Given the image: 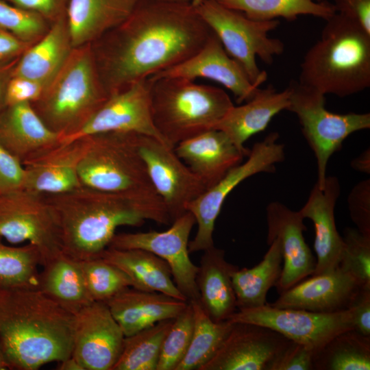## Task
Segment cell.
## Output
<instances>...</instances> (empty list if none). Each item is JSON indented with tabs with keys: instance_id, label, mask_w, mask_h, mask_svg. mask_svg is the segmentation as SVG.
<instances>
[{
	"instance_id": "11",
	"label": "cell",
	"mask_w": 370,
	"mask_h": 370,
	"mask_svg": "<svg viewBox=\"0 0 370 370\" xmlns=\"http://www.w3.org/2000/svg\"><path fill=\"white\" fill-rule=\"evenodd\" d=\"M0 238L35 246L42 264L62 251L58 221L45 195L24 189L0 195Z\"/></svg>"
},
{
	"instance_id": "6",
	"label": "cell",
	"mask_w": 370,
	"mask_h": 370,
	"mask_svg": "<svg viewBox=\"0 0 370 370\" xmlns=\"http://www.w3.org/2000/svg\"><path fill=\"white\" fill-rule=\"evenodd\" d=\"M108 97L88 44L73 49L40 98L31 104L64 142L90 120Z\"/></svg>"
},
{
	"instance_id": "55",
	"label": "cell",
	"mask_w": 370,
	"mask_h": 370,
	"mask_svg": "<svg viewBox=\"0 0 370 370\" xmlns=\"http://www.w3.org/2000/svg\"><path fill=\"white\" fill-rule=\"evenodd\" d=\"M316 1H323V0H316Z\"/></svg>"
},
{
	"instance_id": "28",
	"label": "cell",
	"mask_w": 370,
	"mask_h": 370,
	"mask_svg": "<svg viewBox=\"0 0 370 370\" xmlns=\"http://www.w3.org/2000/svg\"><path fill=\"white\" fill-rule=\"evenodd\" d=\"M139 0H70L66 18L73 48L91 44L123 22Z\"/></svg>"
},
{
	"instance_id": "49",
	"label": "cell",
	"mask_w": 370,
	"mask_h": 370,
	"mask_svg": "<svg viewBox=\"0 0 370 370\" xmlns=\"http://www.w3.org/2000/svg\"><path fill=\"white\" fill-rule=\"evenodd\" d=\"M32 45L0 27V62L19 58Z\"/></svg>"
},
{
	"instance_id": "9",
	"label": "cell",
	"mask_w": 370,
	"mask_h": 370,
	"mask_svg": "<svg viewBox=\"0 0 370 370\" xmlns=\"http://www.w3.org/2000/svg\"><path fill=\"white\" fill-rule=\"evenodd\" d=\"M288 86L291 95L286 110L298 118L303 135L317 160L316 184L323 188L330 158L350 134L370 127V114L331 112L325 108V95L294 80Z\"/></svg>"
},
{
	"instance_id": "10",
	"label": "cell",
	"mask_w": 370,
	"mask_h": 370,
	"mask_svg": "<svg viewBox=\"0 0 370 370\" xmlns=\"http://www.w3.org/2000/svg\"><path fill=\"white\" fill-rule=\"evenodd\" d=\"M277 132L269 134L255 143L244 163L230 170L215 185L205 190L190 203L191 212L197 225L194 238L188 243L189 253L204 251L214 246V224L228 195L247 178L262 172H273L275 164L285 158L284 145L278 143Z\"/></svg>"
},
{
	"instance_id": "4",
	"label": "cell",
	"mask_w": 370,
	"mask_h": 370,
	"mask_svg": "<svg viewBox=\"0 0 370 370\" xmlns=\"http://www.w3.org/2000/svg\"><path fill=\"white\" fill-rule=\"evenodd\" d=\"M325 22L304 56L298 82L340 97L363 91L370 86V34L336 12Z\"/></svg>"
},
{
	"instance_id": "48",
	"label": "cell",
	"mask_w": 370,
	"mask_h": 370,
	"mask_svg": "<svg viewBox=\"0 0 370 370\" xmlns=\"http://www.w3.org/2000/svg\"><path fill=\"white\" fill-rule=\"evenodd\" d=\"M336 12L353 21L370 34V0H333Z\"/></svg>"
},
{
	"instance_id": "39",
	"label": "cell",
	"mask_w": 370,
	"mask_h": 370,
	"mask_svg": "<svg viewBox=\"0 0 370 370\" xmlns=\"http://www.w3.org/2000/svg\"><path fill=\"white\" fill-rule=\"evenodd\" d=\"M193 325V310L188 301L184 310L173 319L164 337L156 370H175L188 349Z\"/></svg>"
},
{
	"instance_id": "19",
	"label": "cell",
	"mask_w": 370,
	"mask_h": 370,
	"mask_svg": "<svg viewBox=\"0 0 370 370\" xmlns=\"http://www.w3.org/2000/svg\"><path fill=\"white\" fill-rule=\"evenodd\" d=\"M161 76L211 79L230 90L238 103L251 99L260 88L251 82L242 66L229 56L213 32L191 57L151 77Z\"/></svg>"
},
{
	"instance_id": "47",
	"label": "cell",
	"mask_w": 370,
	"mask_h": 370,
	"mask_svg": "<svg viewBox=\"0 0 370 370\" xmlns=\"http://www.w3.org/2000/svg\"><path fill=\"white\" fill-rule=\"evenodd\" d=\"M352 314L354 330L370 336V286H361L349 308Z\"/></svg>"
},
{
	"instance_id": "25",
	"label": "cell",
	"mask_w": 370,
	"mask_h": 370,
	"mask_svg": "<svg viewBox=\"0 0 370 370\" xmlns=\"http://www.w3.org/2000/svg\"><path fill=\"white\" fill-rule=\"evenodd\" d=\"M106 303L125 336H128L160 321L175 318L188 301L128 287Z\"/></svg>"
},
{
	"instance_id": "26",
	"label": "cell",
	"mask_w": 370,
	"mask_h": 370,
	"mask_svg": "<svg viewBox=\"0 0 370 370\" xmlns=\"http://www.w3.org/2000/svg\"><path fill=\"white\" fill-rule=\"evenodd\" d=\"M291 88L278 91L273 86L258 90L245 103L233 106L214 129L223 132L232 143L247 155L244 143L253 135L263 131L274 116L287 110Z\"/></svg>"
},
{
	"instance_id": "24",
	"label": "cell",
	"mask_w": 370,
	"mask_h": 370,
	"mask_svg": "<svg viewBox=\"0 0 370 370\" xmlns=\"http://www.w3.org/2000/svg\"><path fill=\"white\" fill-rule=\"evenodd\" d=\"M60 142L31 103L8 106L0 114V145L23 164Z\"/></svg>"
},
{
	"instance_id": "5",
	"label": "cell",
	"mask_w": 370,
	"mask_h": 370,
	"mask_svg": "<svg viewBox=\"0 0 370 370\" xmlns=\"http://www.w3.org/2000/svg\"><path fill=\"white\" fill-rule=\"evenodd\" d=\"M153 125L172 148L189 138L214 129L234 106L223 89L176 77H151Z\"/></svg>"
},
{
	"instance_id": "13",
	"label": "cell",
	"mask_w": 370,
	"mask_h": 370,
	"mask_svg": "<svg viewBox=\"0 0 370 370\" xmlns=\"http://www.w3.org/2000/svg\"><path fill=\"white\" fill-rule=\"evenodd\" d=\"M195 224L193 214L187 211L176 218L165 231L116 233L108 247L143 249L161 258L169 264L176 286L187 301H198V266L191 261L188 251L189 236Z\"/></svg>"
},
{
	"instance_id": "34",
	"label": "cell",
	"mask_w": 370,
	"mask_h": 370,
	"mask_svg": "<svg viewBox=\"0 0 370 370\" xmlns=\"http://www.w3.org/2000/svg\"><path fill=\"white\" fill-rule=\"evenodd\" d=\"M370 336L343 332L315 354L313 370H369Z\"/></svg>"
},
{
	"instance_id": "17",
	"label": "cell",
	"mask_w": 370,
	"mask_h": 370,
	"mask_svg": "<svg viewBox=\"0 0 370 370\" xmlns=\"http://www.w3.org/2000/svg\"><path fill=\"white\" fill-rule=\"evenodd\" d=\"M288 341L268 328L234 322L216 354L199 370H270Z\"/></svg>"
},
{
	"instance_id": "41",
	"label": "cell",
	"mask_w": 370,
	"mask_h": 370,
	"mask_svg": "<svg viewBox=\"0 0 370 370\" xmlns=\"http://www.w3.org/2000/svg\"><path fill=\"white\" fill-rule=\"evenodd\" d=\"M51 24L40 15L0 0V27L34 44L49 29Z\"/></svg>"
},
{
	"instance_id": "29",
	"label": "cell",
	"mask_w": 370,
	"mask_h": 370,
	"mask_svg": "<svg viewBox=\"0 0 370 370\" xmlns=\"http://www.w3.org/2000/svg\"><path fill=\"white\" fill-rule=\"evenodd\" d=\"M73 49L66 15L53 23L48 31L20 56L13 75L49 84Z\"/></svg>"
},
{
	"instance_id": "36",
	"label": "cell",
	"mask_w": 370,
	"mask_h": 370,
	"mask_svg": "<svg viewBox=\"0 0 370 370\" xmlns=\"http://www.w3.org/2000/svg\"><path fill=\"white\" fill-rule=\"evenodd\" d=\"M173 321L164 320L125 336L121 353L112 370H156L162 344Z\"/></svg>"
},
{
	"instance_id": "35",
	"label": "cell",
	"mask_w": 370,
	"mask_h": 370,
	"mask_svg": "<svg viewBox=\"0 0 370 370\" xmlns=\"http://www.w3.org/2000/svg\"><path fill=\"white\" fill-rule=\"evenodd\" d=\"M193 307L194 325L188 349L175 370H199L216 354L230 332L234 322H216L204 311L197 301Z\"/></svg>"
},
{
	"instance_id": "30",
	"label": "cell",
	"mask_w": 370,
	"mask_h": 370,
	"mask_svg": "<svg viewBox=\"0 0 370 370\" xmlns=\"http://www.w3.org/2000/svg\"><path fill=\"white\" fill-rule=\"evenodd\" d=\"M99 256L121 269L130 279L132 287L188 301L176 286L167 262L154 254L140 249L108 247Z\"/></svg>"
},
{
	"instance_id": "37",
	"label": "cell",
	"mask_w": 370,
	"mask_h": 370,
	"mask_svg": "<svg viewBox=\"0 0 370 370\" xmlns=\"http://www.w3.org/2000/svg\"><path fill=\"white\" fill-rule=\"evenodd\" d=\"M0 238V287L38 288L42 258L31 244L7 245Z\"/></svg>"
},
{
	"instance_id": "1",
	"label": "cell",
	"mask_w": 370,
	"mask_h": 370,
	"mask_svg": "<svg viewBox=\"0 0 370 370\" xmlns=\"http://www.w3.org/2000/svg\"><path fill=\"white\" fill-rule=\"evenodd\" d=\"M212 32L192 2L139 0L90 47L110 95L186 60Z\"/></svg>"
},
{
	"instance_id": "23",
	"label": "cell",
	"mask_w": 370,
	"mask_h": 370,
	"mask_svg": "<svg viewBox=\"0 0 370 370\" xmlns=\"http://www.w3.org/2000/svg\"><path fill=\"white\" fill-rule=\"evenodd\" d=\"M174 151L203 181L207 189L241 164L244 156H248L217 129L207 130L182 141L174 147Z\"/></svg>"
},
{
	"instance_id": "54",
	"label": "cell",
	"mask_w": 370,
	"mask_h": 370,
	"mask_svg": "<svg viewBox=\"0 0 370 370\" xmlns=\"http://www.w3.org/2000/svg\"><path fill=\"white\" fill-rule=\"evenodd\" d=\"M157 1L192 2L193 0H157Z\"/></svg>"
},
{
	"instance_id": "31",
	"label": "cell",
	"mask_w": 370,
	"mask_h": 370,
	"mask_svg": "<svg viewBox=\"0 0 370 370\" xmlns=\"http://www.w3.org/2000/svg\"><path fill=\"white\" fill-rule=\"evenodd\" d=\"M42 267L38 289L61 308L74 314L93 302L78 260L61 251Z\"/></svg>"
},
{
	"instance_id": "7",
	"label": "cell",
	"mask_w": 370,
	"mask_h": 370,
	"mask_svg": "<svg viewBox=\"0 0 370 370\" xmlns=\"http://www.w3.org/2000/svg\"><path fill=\"white\" fill-rule=\"evenodd\" d=\"M136 134L106 132L86 136L88 147L78 166L82 185L163 202L155 190L138 151Z\"/></svg>"
},
{
	"instance_id": "38",
	"label": "cell",
	"mask_w": 370,
	"mask_h": 370,
	"mask_svg": "<svg viewBox=\"0 0 370 370\" xmlns=\"http://www.w3.org/2000/svg\"><path fill=\"white\" fill-rule=\"evenodd\" d=\"M79 262L87 291L93 301L106 302L121 291L132 287L129 277L101 256Z\"/></svg>"
},
{
	"instance_id": "45",
	"label": "cell",
	"mask_w": 370,
	"mask_h": 370,
	"mask_svg": "<svg viewBox=\"0 0 370 370\" xmlns=\"http://www.w3.org/2000/svg\"><path fill=\"white\" fill-rule=\"evenodd\" d=\"M47 85L36 80L12 75L6 87L5 106L35 102L42 95Z\"/></svg>"
},
{
	"instance_id": "20",
	"label": "cell",
	"mask_w": 370,
	"mask_h": 370,
	"mask_svg": "<svg viewBox=\"0 0 370 370\" xmlns=\"http://www.w3.org/2000/svg\"><path fill=\"white\" fill-rule=\"evenodd\" d=\"M362 286L340 267L332 271L301 280L271 304L278 308H293L321 313H334L349 308Z\"/></svg>"
},
{
	"instance_id": "15",
	"label": "cell",
	"mask_w": 370,
	"mask_h": 370,
	"mask_svg": "<svg viewBox=\"0 0 370 370\" xmlns=\"http://www.w3.org/2000/svg\"><path fill=\"white\" fill-rule=\"evenodd\" d=\"M125 335L103 301H93L73 314L72 354L84 370H112Z\"/></svg>"
},
{
	"instance_id": "16",
	"label": "cell",
	"mask_w": 370,
	"mask_h": 370,
	"mask_svg": "<svg viewBox=\"0 0 370 370\" xmlns=\"http://www.w3.org/2000/svg\"><path fill=\"white\" fill-rule=\"evenodd\" d=\"M149 90L147 78L110 95L90 120L64 142L100 133L132 132L164 143L153 123Z\"/></svg>"
},
{
	"instance_id": "21",
	"label": "cell",
	"mask_w": 370,
	"mask_h": 370,
	"mask_svg": "<svg viewBox=\"0 0 370 370\" xmlns=\"http://www.w3.org/2000/svg\"><path fill=\"white\" fill-rule=\"evenodd\" d=\"M88 144V136L60 142L25 162L24 190L42 195H55L81 186L78 166Z\"/></svg>"
},
{
	"instance_id": "22",
	"label": "cell",
	"mask_w": 370,
	"mask_h": 370,
	"mask_svg": "<svg viewBox=\"0 0 370 370\" xmlns=\"http://www.w3.org/2000/svg\"><path fill=\"white\" fill-rule=\"evenodd\" d=\"M340 193L338 178L326 176L323 188H320L315 184L306 202L299 210L304 219L312 221L314 227V249L317 262L312 275L332 271L339 266L344 242L336 228L334 209Z\"/></svg>"
},
{
	"instance_id": "8",
	"label": "cell",
	"mask_w": 370,
	"mask_h": 370,
	"mask_svg": "<svg viewBox=\"0 0 370 370\" xmlns=\"http://www.w3.org/2000/svg\"><path fill=\"white\" fill-rule=\"evenodd\" d=\"M196 11L217 36L226 52L243 69L253 84L260 86L267 78L260 70L256 57L267 64L284 50V43L269 36L280 25L278 19L260 21L228 8L215 0H193Z\"/></svg>"
},
{
	"instance_id": "44",
	"label": "cell",
	"mask_w": 370,
	"mask_h": 370,
	"mask_svg": "<svg viewBox=\"0 0 370 370\" xmlns=\"http://www.w3.org/2000/svg\"><path fill=\"white\" fill-rule=\"evenodd\" d=\"M23 164L0 145V195L24 189Z\"/></svg>"
},
{
	"instance_id": "27",
	"label": "cell",
	"mask_w": 370,
	"mask_h": 370,
	"mask_svg": "<svg viewBox=\"0 0 370 370\" xmlns=\"http://www.w3.org/2000/svg\"><path fill=\"white\" fill-rule=\"evenodd\" d=\"M203 251L196 276L197 301L214 321L228 320L237 310L232 275L238 267L226 260L221 249L213 246Z\"/></svg>"
},
{
	"instance_id": "32",
	"label": "cell",
	"mask_w": 370,
	"mask_h": 370,
	"mask_svg": "<svg viewBox=\"0 0 370 370\" xmlns=\"http://www.w3.org/2000/svg\"><path fill=\"white\" fill-rule=\"evenodd\" d=\"M262 260L251 268H238L232 275L238 309L264 306L267 295L278 281L282 269L281 248L276 238L269 243Z\"/></svg>"
},
{
	"instance_id": "51",
	"label": "cell",
	"mask_w": 370,
	"mask_h": 370,
	"mask_svg": "<svg viewBox=\"0 0 370 370\" xmlns=\"http://www.w3.org/2000/svg\"><path fill=\"white\" fill-rule=\"evenodd\" d=\"M352 167L360 172L370 173V151L369 148L362 152L351 162Z\"/></svg>"
},
{
	"instance_id": "53",
	"label": "cell",
	"mask_w": 370,
	"mask_h": 370,
	"mask_svg": "<svg viewBox=\"0 0 370 370\" xmlns=\"http://www.w3.org/2000/svg\"><path fill=\"white\" fill-rule=\"evenodd\" d=\"M12 369L3 344L0 338V370Z\"/></svg>"
},
{
	"instance_id": "18",
	"label": "cell",
	"mask_w": 370,
	"mask_h": 370,
	"mask_svg": "<svg viewBox=\"0 0 370 370\" xmlns=\"http://www.w3.org/2000/svg\"><path fill=\"white\" fill-rule=\"evenodd\" d=\"M267 244L276 238L280 245L282 269L275 284L279 294L312 275L316 258L304 237L306 227L299 211L280 201H272L266 208Z\"/></svg>"
},
{
	"instance_id": "43",
	"label": "cell",
	"mask_w": 370,
	"mask_h": 370,
	"mask_svg": "<svg viewBox=\"0 0 370 370\" xmlns=\"http://www.w3.org/2000/svg\"><path fill=\"white\" fill-rule=\"evenodd\" d=\"M314 353L289 340L273 362L270 370H313Z\"/></svg>"
},
{
	"instance_id": "52",
	"label": "cell",
	"mask_w": 370,
	"mask_h": 370,
	"mask_svg": "<svg viewBox=\"0 0 370 370\" xmlns=\"http://www.w3.org/2000/svg\"><path fill=\"white\" fill-rule=\"evenodd\" d=\"M60 370H84L79 362L72 356L58 362Z\"/></svg>"
},
{
	"instance_id": "12",
	"label": "cell",
	"mask_w": 370,
	"mask_h": 370,
	"mask_svg": "<svg viewBox=\"0 0 370 370\" xmlns=\"http://www.w3.org/2000/svg\"><path fill=\"white\" fill-rule=\"evenodd\" d=\"M268 328L288 340L304 345L314 355L337 334L354 330L349 309L334 313L301 309L278 308L266 305L238 309L229 319Z\"/></svg>"
},
{
	"instance_id": "2",
	"label": "cell",
	"mask_w": 370,
	"mask_h": 370,
	"mask_svg": "<svg viewBox=\"0 0 370 370\" xmlns=\"http://www.w3.org/2000/svg\"><path fill=\"white\" fill-rule=\"evenodd\" d=\"M56 214L62 251L82 261L99 257L121 226H141L146 220L173 223L164 204L85 186L45 195Z\"/></svg>"
},
{
	"instance_id": "50",
	"label": "cell",
	"mask_w": 370,
	"mask_h": 370,
	"mask_svg": "<svg viewBox=\"0 0 370 370\" xmlns=\"http://www.w3.org/2000/svg\"><path fill=\"white\" fill-rule=\"evenodd\" d=\"M19 58L8 62H0V114L5 107L6 87L10 79L13 75L14 68Z\"/></svg>"
},
{
	"instance_id": "3",
	"label": "cell",
	"mask_w": 370,
	"mask_h": 370,
	"mask_svg": "<svg viewBox=\"0 0 370 370\" xmlns=\"http://www.w3.org/2000/svg\"><path fill=\"white\" fill-rule=\"evenodd\" d=\"M73 319L38 288L0 287V338L12 369L71 356Z\"/></svg>"
},
{
	"instance_id": "42",
	"label": "cell",
	"mask_w": 370,
	"mask_h": 370,
	"mask_svg": "<svg viewBox=\"0 0 370 370\" xmlns=\"http://www.w3.org/2000/svg\"><path fill=\"white\" fill-rule=\"evenodd\" d=\"M348 209L352 221L365 235L370 236V180L359 182L350 191Z\"/></svg>"
},
{
	"instance_id": "46",
	"label": "cell",
	"mask_w": 370,
	"mask_h": 370,
	"mask_svg": "<svg viewBox=\"0 0 370 370\" xmlns=\"http://www.w3.org/2000/svg\"><path fill=\"white\" fill-rule=\"evenodd\" d=\"M22 9L33 12L51 25L66 15L70 0H5Z\"/></svg>"
},
{
	"instance_id": "40",
	"label": "cell",
	"mask_w": 370,
	"mask_h": 370,
	"mask_svg": "<svg viewBox=\"0 0 370 370\" xmlns=\"http://www.w3.org/2000/svg\"><path fill=\"white\" fill-rule=\"evenodd\" d=\"M344 248L339 266L362 286H370V236L358 229L346 227L342 236Z\"/></svg>"
},
{
	"instance_id": "14",
	"label": "cell",
	"mask_w": 370,
	"mask_h": 370,
	"mask_svg": "<svg viewBox=\"0 0 370 370\" xmlns=\"http://www.w3.org/2000/svg\"><path fill=\"white\" fill-rule=\"evenodd\" d=\"M136 144L150 181L173 221L187 212L190 203L207 190L203 181L160 140L136 134Z\"/></svg>"
},
{
	"instance_id": "33",
	"label": "cell",
	"mask_w": 370,
	"mask_h": 370,
	"mask_svg": "<svg viewBox=\"0 0 370 370\" xmlns=\"http://www.w3.org/2000/svg\"><path fill=\"white\" fill-rule=\"evenodd\" d=\"M238 11L250 19L260 21L283 18L294 21L301 15H310L325 21L336 13L332 3L316 0H215Z\"/></svg>"
}]
</instances>
